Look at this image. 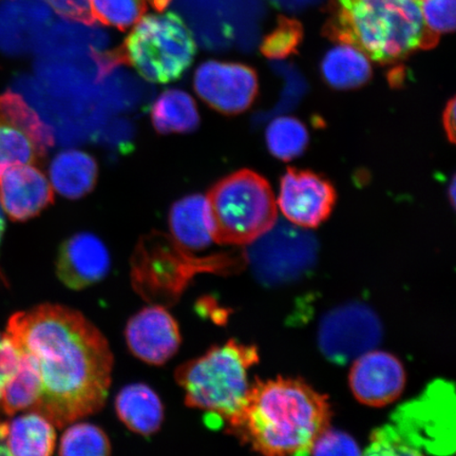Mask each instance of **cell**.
I'll return each mask as SVG.
<instances>
[{"instance_id":"obj_1","label":"cell","mask_w":456,"mask_h":456,"mask_svg":"<svg viewBox=\"0 0 456 456\" xmlns=\"http://www.w3.org/2000/svg\"><path fill=\"white\" fill-rule=\"evenodd\" d=\"M5 334L37 361L42 391L34 411L62 428L105 406L113 355L105 336L82 313L38 305L14 314Z\"/></svg>"},{"instance_id":"obj_2","label":"cell","mask_w":456,"mask_h":456,"mask_svg":"<svg viewBox=\"0 0 456 456\" xmlns=\"http://www.w3.org/2000/svg\"><path fill=\"white\" fill-rule=\"evenodd\" d=\"M330 416L328 398L305 381L258 379L227 431L262 454L305 455L330 427Z\"/></svg>"},{"instance_id":"obj_3","label":"cell","mask_w":456,"mask_h":456,"mask_svg":"<svg viewBox=\"0 0 456 456\" xmlns=\"http://www.w3.org/2000/svg\"><path fill=\"white\" fill-rule=\"evenodd\" d=\"M329 13L330 38L384 64L437 43L427 31L419 0H329Z\"/></svg>"},{"instance_id":"obj_4","label":"cell","mask_w":456,"mask_h":456,"mask_svg":"<svg viewBox=\"0 0 456 456\" xmlns=\"http://www.w3.org/2000/svg\"><path fill=\"white\" fill-rule=\"evenodd\" d=\"M196 53L190 28L168 11L142 16L118 48L95 54V60L102 77L112 68L128 65L148 82L168 84L183 76Z\"/></svg>"},{"instance_id":"obj_5","label":"cell","mask_w":456,"mask_h":456,"mask_svg":"<svg viewBox=\"0 0 456 456\" xmlns=\"http://www.w3.org/2000/svg\"><path fill=\"white\" fill-rule=\"evenodd\" d=\"M258 350L236 340L213 346L175 370L188 407L201 409L226 421L243 406L250 384L248 370L258 363Z\"/></svg>"},{"instance_id":"obj_6","label":"cell","mask_w":456,"mask_h":456,"mask_svg":"<svg viewBox=\"0 0 456 456\" xmlns=\"http://www.w3.org/2000/svg\"><path fill=\"white\" fill-rule=\"evenodd\" d=\"M239 265L227 255L199 258L171 236L152 232L140 239L131 258V281L141 297L151 304H175L199 273H230Z\"/></svg>"},{"instance_id":"obj_7","label":"cell","mask_w":456,"mask_h":456,"mask_svg":"<svg viewBox=\"0 0 456 456\" xmlns=\"http://www.w3.org/2000/svg\"><path fill=\"white\" fill-rule=\"evenodd\" d=\"M207 200L210 230L219 244L248 245L278 220L269 182L252 170L236 171L216 182Z\"/></svg>"},{"instance_id":"obj_8","label":"cell","mask_w":456,"mask_h":456,"mask_svg":"<svg viewBox=\"0 0 456 456\" xmlns=\"http://www.w3.org/2000/svg\"><path fill=\"white\" fill-rule=\"evenodd\" d=\"M393 419L395 424L374 433L368 453L453 452L454 392L449 384H433L420 398L398 409Z\"/></svg>"},{"instance_id":"obj_9","label":"cell","mask_w":456,"mask_h":456,"mask_svg":"<svg viewBox=\"0 0 456 456\" xmlns=\"http://www.w3.org/2000/svg\"><path fill=\"white\" fill-rule=\"evenodd\" d=\"M53 145V130L21 95L12 91L0 95V171L12 165H34Z\"/></svg>"},{"instance_id":"obj_10","label":"cell","mask_w":456,"mask_h":456,"mask_svg":"<svg viewBox=\"0 0 456 456\" xmlns=\"http://www.w3.org/2000/svg\"><path fill=\"white\" fill-rule=\"evenodd\" d=\"M248 259L265 281H288L312 265L316 242L305 228L292 224H276L248 244Z\"/></svg>"},{"instance_id":"obj_11","label":"cell","mask_w":456,"mask_h":456,"mask_svg":"<svg viewBox=\"0 0 456 456\" xmlns=\"http://www.w3.org/2000/svg\"><path fill=\"white\" fill-rule=\"evenodd\" d=\"M383 328L369 306L352 304L338 307L322 319L319 346L330 361L345 363L379 344Z\"/></svg>"},{"instance_id":"obj_12","label":"cell","mask_w":456,"mask_h":456,"mask_svg":"<svg viewBox=\"0 0 456 456\" xmlns=\"http://www.w3.org/2000/svg\"><path fill=\"white\" fill-rule=\"evenodd\" d=\"M193 87L199 98L227 116L247 111L258 94L256 71L240 62L208 61L197 68Z\"/></svg>"},{"instance_id":"obj_13","label":"cell","mask_w":456,"mask_h":456,"mask_svg":"<svg viewBox=\"0 0 456 456\" xmlns=\"http://www.w3.org/2000/svg\"><path fill=\"white\" fill-rule=\"evenodd\" d=\"M335 202L334 187L322 176L294 168L283 175L277 205L290 224L315 228L329 218Z\"/></svg>"},{"instance_id":"obj_14","label":"cell","mask_w":456,"mask_h":456,"mask_svg":"<svg viewBox=\"0 0 456 456\" xmlns=\"http://www.w3.org/2000/svg\"><path fill=\"white\" fill-rule=\"evenodd\" d=\"M125 338L130 352L152 366H162L173 358L182 340L175 319L157 305L144 307L129 319Z\"/></svg>"},{"instance_id":"obj_15","label":"cell","mask_w":456,"mask_h":456,"mask_svg":"<svg viewBox=\"0 0 456 456\" xmlns=\"http://www.w3.org/2000/svg\"><path fill=\"white\" fill-rule=\"evenodd\" d=\"M349 383L358 402L370 407H385L402 395L406 372L390 353L370 350L353 363Z\"/></svg>"},{"instance_id":"obj_16","label":"cell","mask_w":456,"mask_h":456,"mask_svg":"<svg viewBox=\"0 0 456 456\" xmlns=\"http://www.w3.org/2000/svg\"><path fill=\"white\" fill-rule=\"evenodd\" d=\"M53 201V186L34 165H12L0 171V203L11 220H30Z\"/></svg>"},{"instance_id":"obj_17","label":"cell","mask_w":456,"mask_h":456,"mask_svg":"<svg viewBox=\"0 0 456 456\" xmlns=\"http://www.w3.org/2000/svg\"><path fill=\"white\" fill-rule=\"evenodd\" d=\"M110 265L105 244L94 233L84 232L61 244L56 273L67 288L79 290L102 281L110 273Z\"/></svg>"},{"instance_id":"obj_18","label":"cell","mask_w":456,"mask_h":456,"mask_svg":"<svg viewBox=\"0 0 456 456\" xmlns=\"http://www.w3.org/2000/svg\"><path fill=\"white\" fill-rule=\"evenodd\" d=\"M54 425L37 411L0 421V455L48 456L53 453Z\"/></svg>"},{"instance_id":"obj_19","label":"cell","mask_w":456,"mask_h":456,"mask_svg":"<svg viewBox=\"0 0 456 456\" xmlns=\"http://www.w3.org/2000/svg\"><path fill=\"white\" fill-rule=\"evenodd\" d=\"M170 236L180 247L198 252L214 241L207 197L191 195L176 201L169 213Z\"/></svg>"},{"instance_id":"obj_20","label":"cell","mask_w":456,"mask_h":456,"mask_svg":"<svg viewBox=\"0 0 456 456\" xmlns=\"http://www.w3.org/2000/svg\"><path fill=\"white\" fill-rule=\"evenodd\" d=\"M43 0H0V49L19 53L47 19Z\"/></svg>"},{"instance_id":"obj_21","label":"cell","mask_w":456,"mask_h":456,"mask_svg":"<svg viewBox=\"0 0 456 456\" xmlns=\"http://www.w3.org/2000/svg\"><path fill=\"white\" fill-rule=\"evenodd\" d=\"M116 411L129 430L144 436L155 435L164 420L161 399L144 384L123 387L116 398Z\"/></svg>"},{"instance_id":"obj_22","label":"cell","mask_w":456,"mask_h":456,"mask_svg":"<svg viewBox=\"0 0 456 456\" xmlns=\"http://www.w3.org/2000/svg\"><path fill=\"white\" fill-rule=\"evenodd\" d=\"M99 167L88 153L70 150L59 153L50 165V180L61 196L70 200L82 198L94 190Z\"/></svg>"},{"instance_id":"obj_23","label":"cell","mask_w":456,"mask_h":456,"mask_svg":"<svg viewBox=\"0 0 456 456\" xmlns=\"http://www.w3.org/2000/svg\"><path fill=\"white\" fill-rule=\"evenodd\" d=\"M322 73L330 87L349 90L361 87L372 76L369 57L355 45L339 43L322 62Z\"/></svg>"},{"instance_id":"obj_24","label":"cell","mask_w":456,"mask_h":456,"mask_svg":"<svg viewBox=\"0 0 456 456\" xmlns=\"http://www.w3.org/2000/svg\"><path fill=\"white\" fill-rule=\"evenodd\" d=\"M151 122L159 134L192 133L200 124L196 102L185 91H164L153 102Z\"/></svg>"},{"instance_id":"obj_25","label":"cell","mask_w":456,"mask_h":456,"mask_svg":"<svg viewBox=\"0 0 456 456\" xmlns=\"http://www.w3.org/2000/svg\"><path fill=\"white\" fill-rule=\"evenodd\" d=\"M41 391V373L36 359L27 353H21L19 368L4 387L0 407L7 415H14L28 409L33 410Z\"/></svg>"},{"instance_id":"obj_26","label":"cell","mask_w":456,"mask_h":456,"mask_svg":"<svg viewBox=\"0 0 456 456\" xmlns=\"http://www.w3.org/2000/svg\"><path fill=\"white\" fill-rule=\"evenodd\" d=\"M170 0H89L94 21L102 25L127 30L150 10L163 12Z\"/></svg>"},{"instance_id":"obj_27","label":"cell","mask_w":456,"mask_h":456,"mask_svg":"<svg viewBox=\"0 0 456 456\" xmlns=\"http://www.w3.org/2000/svg\"><path fill=\"white\" fill-rule=\"evenodd\" d=\"M265 140L273 157L281 161H290L305 152L309 144V133L298 118L281 117L270 123Z\"/></svg>"},{"instance_id":"obj_28","label":"cell","mask_w":456,"mask_h":456,"mask_svg":"<svg viewBox=\"0 0 456 456\" xmlns=\"http://www.w3.org/2000/svg\"><path fill=\"white\" fill-rule=\"evenodd\" d=\"M59 454L110 455L111 443L110 437L98 426L88 423L73 424L61 436Z\"/></svg>"},{"instance_id":"obj_29","label":"cell","mask_w":456,"mask_h":456,"mask_svg":"<svg viewBox=\"0 0 456 456\" xmlns=\"http://www.w3.org/2000/svg\"><path fill=\"white\" fill-rule=\"evenodd\" d=\"M304 39V28L298 20L281 16L277 25L265 37L261 53L271 60H283L298 49Z\"/></svg>"},{"instance_id":"obj_30","label":"cell","mask_w":456,"mask_h":456,"mask_svg":"<svg viewBox=\"0 0 456 456\" xmlns=\"http://www.w3.org/2000/svg\"><path fill=\"white\" fill-rule=\"evenodd\" d=\"M424 24L430 37L438 42L442 34L455 28V0H419Z\"/></svg>"},{"instance_id":"obj_31","label":"cell","mask_w":456,"mask_h":456,"mask_svg":"<svg viewBox=\"0 0 456 456\" xmlns=\"http://www.w3.org/2000/svg\"><path fill=\"white\" fill-rule=\"evenodd\" d=\"M362 452L358 444L345 432L329 427L314 443L310 454L313 455H359Z\"/></svg>"},{"instance_id":"obj_32","label":"cell","mask_w":456,"mask_h":456,"mask_svg":"<svg viewBox=\"0 0 456 456\" xmlns=\"http://www.w3.org/2000/svg\"><path fill=\"white\" fill-rule=\"evenodd\" d=\"M64 19L93 26L95 24L91 14L89 0H43Z\"/></svg>"},{"instance_id":"obj_33","label":"cell","mask_w":456,"mask_h":456,"mask_svg":"<svg viewBox=\"0 0 456 456\" xmlns=\"http://www.w3.org/2000/svg\"><path fill=\"white\" fill-rule=\"evenodd\" d=\"M21 353L11 341L7 334L0 339V403L7 381L12 378L19 368Z\"/></svg>"},{"instance_id":"obj_34","label":"cell","mask_w":456,"mask_h":456,"mask_svg":"<svg viewBox=\"0 0 456 456\" xmlns=\"http://www.w3.org/2000/svg\"><path fill=\"white\" fill-rule=\"evenodd\" d=\"M455 100H450L443 113L444 129L446 131L448 139L454 142L455 139Z\"/></svg>"},{"instance_id":"obj_35","label":"cell","mask_w":456,"mask_h":456,"mask_svg":"<svg viewBox=\"0 0 456 456\" xmlns=\"http://www.w3.org/2000/svg\"><path fill=\"white\" fill-rule=\"evenodd\" d=\"M4 227H5V221H4V208L2 207V203H0V243H2Z\"/></svg>"},{"instance_id":"obj_36","label":"cell","mask_w":456,"mask_h":456,"mask_svg":"<svg viewBox=\"0 0 456 456\" xmlns=\"http://www.w3.org/2000/svg\"><path fill=\"white\" fill-rule=\"evenodd\" d=\"M450 197H452V204H454V201H455V183H454V179L452 180V185H450Z\"/></svg>"}]
</instances>
